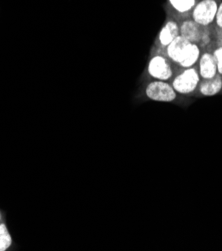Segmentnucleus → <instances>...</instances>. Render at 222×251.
Here are the masks:
<instances>
[{"instance_id": "f257e3e1", "label": "nucleus", "mask_w": 222, "mask_h": 251, "mask_svg": "<svg viewBox=\"0 0 222 251\" xmlns=\"http://www.w3.org/2000/svg\"><path fill=\"white\" fill-rule=\"evenodd\" d=\"M166 54L181 67L190 68L199 60L200 48L179 35L166 47Z\"/></svg>"}, {"instance_id": "f03ea898", "label": "nucleus", "mask_w": 222, "mask_h": 251, "mask_svg": "<svg viewBox=\"0 0 222 251\" xmlns=\"http://www.w3.org/2000/svg\"><path fill=\"white\" fill-rule=\"evenodd\" d=\"M145 96L157 102H171L176 99V91L166 81H152L149 82L144 90Z\"/></svg>"}, {"instance_id": "7ed1b4c3", "label": "nucleus", "mask_w": 222, "mask_h": 251, "mask_svg": "<svg viewBox=\"0 0 222 251\" xmlns=\"http://www.w3.org/2000/svg\"><path fill=\"white\" fill-rule=\"evenodd\" d=\"M200 81L199 74L197 70L193 67L186 68L183 72L172 81V87L176 91V93L180 94H189L193 92Z\"/></svg>"}, {"instance_id": "20e7f679", "label": "nucleus", "mask_w": 222, "mask_h": 251, "mask_svg": "<svg viewBox=\"0 0 222 251\" xmlns=\"http://www.w3.org/2000/svg\"><path fill=\"white\" fill-rule=\"evenodd\" d=\"M179 31L180 35L191 43H202L203 45H205L210 41L207 27L199 25L193 20L184 21L179 27Z\"/></svg>"}, {"instance_id": "39448f33", "label": "nucleus", "mask_w": 222, "mask_h": 251, "mask_svg": "<svg viewBox=\"0 0 222 251\" xmlns=\"http://www.w3.org/2000/svg\"><path fill=\"white\" fill-rule=\"evenodd\" d=\"M217 9L218 3L216 0H202L193 10V21L207 27L215 20Z\"/></svg>"}, {"instance_id": "423d86ee", "label": "nucleus", "mask_w": 222, "mask_h": 251, "mask_svg": "<svg viewBox=\"0 0 222 251\" xmlns=\"http://www.w3.org/2000/svg\"><path fill=\"white\" fill-rule=\"evenodd\" d=\"M147 73L156 80L167 81L172 76V68L164 56L155 55L148 62Z\"/></svg>"}, {"instance_id": "0eeeda50", "label": "nucleus", "mask_w": 222, "mask_h": 251, "mask_svg": "<svg viewBox=\"0 0 222 251\" xmlns=\"http://www.w3.org/2000/svg\"><path fill=\"white\" fill-rule=\"evenodd\" d=\"M217 74V65L213 53H203L199 58V76L204 80L213 78Z\"/></svg>"}, {"instance_id": "6e6552de", "label": "nucleus", "mask_w": 222, "mask_h": 251, "mask_svg": "<svg viewBox=\"0 0 222 251\" xmlns=\"http://www.w3.org/2000/svg\"><path fill=\"white\" fill-rule=\"evenodd\" d=\"M180 35L178 24L174 21H168L159 32V43L163 47H167L177 36Z\"/></svg>"}, {"instance_id": "1a4fd4ad", "label": "nucleus", "mask_w": 222, "mask_h": 251, "mask_svg": "<svg viewBox=\"0 0 222 251\" xmlns=\"http://www.w3.org/2000/svg\"><path fill=\"white\" fill-rule=\"evenodd\" d=\"M222 90V76L217 74L210 79H204L199 85V91L204 96H214Z\"/></svg>"}, {"instance_id": "9d476101", "label": "nucleus", "mask_w": 222, "mask_h": 251, "mask_svg": "<svg viewBox=\"0 0 222 251\" xmlns=\"http://www.w3.org/2000/svg\"><path fill=\"white\" fill-rule=\"evenodd\" d=\"M13 245L12 237L6 226L5 221L0 223V251L9 250Z\"/></svg>"}, {"instance_id": "9b49d317", "label": "nucleus", "mask_w": 222, "mask_h": 251, "mask_svg": "<svg viewBox=\"0 0 222 251\" xmlns=\"http://www.w3.org/2000/svg\"><path fill=\"white\" fill-rule=\"evenodd\" d=\"M169 1L171 5L179 12H186L195 4V0H169Z\"/></svg>"}, {"instance_id": "f8f14e48", "label": "nucleus", "mask_w": 222, "mask_h": 251, "mask_svg": "<svg viewBox=\"0 0 222 251\" xmlns=\"http://www.w3.org/2000/svg\"><path fill=\"white\" fill-rule=\"evenodd\" d=\"M213 55L216 60V65H217V73L222 76V46H218L214 51Z\"/></svg>"}, {"instance_id": "ddd939ff", "label": "nucleus", "mask_w": 222, "mask_h": 251, "mask_svg": "<svg viewBox=\"0 0 222 251\" xmlns=\"http://www.w3.org/2000/svg\"><path fill=\"white\" fill-rule=\"evenodd\" d=\"M215 22H216V27L218 31L222 30V2L218 5L216 17H215Z\"/></svg>"}, {"instance_id": "4468645a", "label": "nucleus", "mask_w": 222, "mask_h": 251, "mask_svg": "<svg viewBox=\"0 0 222 251\" xmlns=\"http://www.w3.org/2000/svg\"><path fill=\"white\" fill-rule=\"evenodd\" d=\"M3 221H5V220H4V216H3L2 212H1V211H0V223H1V222H3Z\"/></svg>"}]
</instances>
